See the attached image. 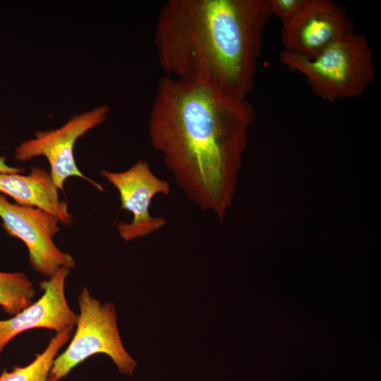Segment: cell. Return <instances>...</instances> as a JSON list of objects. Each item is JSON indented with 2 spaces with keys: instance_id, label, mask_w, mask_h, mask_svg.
I'll return each mask as SVG.
<instances>
[{
  "instance_id": "obj_1",
  "label": "cell",
  "mask_w": 381,
  "mask_h": 381,
  "mask_svg": "<svg viewBox=\"0 0 381 381\" xmlns=\"http://www.w3.org/2000/svg\"><path fill=\"white\" fill-rule=\"evenodd\" d=\"M255 119L248 99L167 75L157 84L148 121L151 145L187 198L221 221Z\"/></svg>"
},
{
  "instance_id": "obj_2",
  "label": "cell",
  "mask_w": 381,
  "mask_h": 381,
  "mask_svg": "<svg viewBox=\"0 0 381 381\" xmlns=\"http://www.w3.org/2000/svg\"><path fill=\"white\" fill-rule=\"evenodd\" d=\"M270 16L266 0H168L154 32L164 75L248 99Z\"/></svg>"
},
{
  "instance_id": "obj_3",
  "label": "cell",
  "mask_w": 381,
  "mask_h": 381,
  "mask_svg": "<svg viewBox=\"0 0 381 381\" xmlns=\"http://www.w3.org/2000/svg\"><path fill=\"white\" fill-rule=\"evenodd\" d=\"M279 59L291 71L305 76L315 95L330 102L361 96L375 75L367 37L356 31L338 39L313 59L284 49Z\"/></svg>"
},
{
  "instance_id": "obj_4",
  "label": "cell",
  "mask_w": 381,
  "mask_h": 381,
  "mask_svg": "<svg viewBox=\"0 0 381 381\" xmlns=\"http://www.w3.org/2000/svg\"><path fill=\"white\" fill-rule=\"evenodd\" d=\"M76 330L66 350L54 361L49 377L59 381L73 368L97 353L109 356L119 371L132 375L137 363L123 346L112 303L102 304L83 287L78 297Z\"/></svg>"
},
{
  "instance_id": "obj_5",
  "label": "cell",
  "mask_w": 381,
  "mask_h": 381,
  "mask_svg": "<svg viewBox=\"0 0 381 381\" xmlns=\"http://www.w3.org/2000/svg\"><path fill=\"white\" fill-rule=\"evenodd\" d=\"M109 111L107 105H101L73 116L59 128L36 131L33 138L25 140L15 148V160L25 162L44 156L50 165L52 181L59 190H64V182L68 178L77 176L103 191L104 188L100 184L78 169L73 157V147L80 137L105 121Z\"/></svg>"
},
{
  "instance_id": "obj_6",
  "label": "cell",
  "mask_w": 381,
  "mask_h": 381,
  "mask_svg": "<svg viewBox=\"0 0 381 381\" xmlns=\"http://www.w3.org/2000/svg\"><path fill=\"white\" fill-rule=\"evenodd\" d=\"M0 218L6 233L20 239L27 246L30 264L35 271L49 279L61 267H75L73 257L59 250L54 242L59 231V222L52 214L12 203L0 193Z\"/></svg>"
},
{
  "instance_id": "obj_7",
  "label": "cell",
  "mask_w": 381,
  "mask_h": 381,
  "mask_svg": "<svg viewBox=\"0 0 381 381\" xmlns=\"http://www.w3.org/2000/svg\"><path fill=\"white\" fill-rule=\"evenodd\" d=\"M101 175L118 190L121 208L133 214L130 223L121 222L117 225L119 236L125 242L148 236L166 225L164 217H152L149 208L154 197L169 195L171 186L152 173L147 161L140 159L121 172L103 169Z\"/></svg>"
},
{
  "instance_id": "obj_8",
  "label": "cell",
  "mask_w": 381,
  "mask_h": 381,
  "mask_svg": "<svg viewBox=\"0 0 381 381\" xmlns=\"http://www.w3.org/2000/svg\"><path fill=\"white\" fill-rule=\"evenodd\" d=\"M354 31L344 8L332 0H306L301 10L282 23L284 50L313 59L341 37Z\"/></svg>"
},
{
  "instance_id": "obj_9",
  "label": "cell",
  "mask_w": 381,
  "mask_h": 381,
  "mask_svg": "<svg viewBox=\"0 0 381 381\" xmlns=\"http://www.w3.org/2000/svg\"><path fill=\"white\" fill-rule=\"evenodd\" d=\"M70 270L59 268L39 285L42 296L12 318L0 320V354L18 334L34 328H46L56 332L73 328L76 315L69 307L65 295V282Z\"/></svg>"
},
{
  "instance_id": "obj_10",
  "label": "cell",
  "mask_w": 381,
  "mask_h": 381,
  "mask_svg": "<svg viewBox=\"0 0 381 381\" xmlns=\"http://www.w3.org/2000/svg\"><path fill=\"white\" fill-rule=\"evenodd\" d=\"M58 190L50 173L39 167H33L28 175L0 173V193L11 197L18 205L42 209L60 223L69 225L73 217L67 202L59 199Z\"/></svg>"
},
{
  "instance_id": "obj_11",
  "label": "cell",
  "mask_w": 381,
  "mask_h": 381,
  "mask_svg": "<svg viewBox=\"0 0 381 381\" xmlns=\"http://www.w3.org/2000/svg\"><path fill=\"white\" fill-rule=\"evenodd\" d=\"M73 328L56 332L46 349L37 353L35 358L28 365L16 366L13 370H4L0 381H47L54 359L59 351L69 340Z\"/></svg>"
},
{
  "instance_id": "obj_12",
  "label": "cell",
  "mask_w": 381,
  "mask_h": 381,
  "mask_svg": "<svg viewBox=\"0 0 381 381\" xmlns=\"http://www.w3.org/2000/svg\"><path fill=\"white\" fill-rule=\"evenodd\" d=\"M35 295L33 284L25 273L0 271V306L6 313L16 315L33 303Z\"/></svg>"
},
{
  "instance_id": "obj_13",
  "label": "cell",
  "mask_w": 381,
  "mask_h": 381,
  "mask_svg": "<svg viewBox=\"0 0 381 381\" xmlns=\"http://www.w3.org/2000/svg\"><path fill=\"white\" fill-rule=\"evenodd\" d=\"M270 16L281 19L282 23L292 19L303 8L306 0H266Z\"/></svg>"
},
{
  "instance_id": "obj_14",
  "label": "cell",
  "mask_w": 381,
  "mask_h": 381,
  "mask_svg": "<svg viewBox=\"0 0 381 381\" xmlns=\"http://www.w3.org/2000/svg\"><path fill=\"white\" fill-rule=\"evenodd\" d=\"M24 169L20 167L9 166L6 162V158L0 156V173L3 174H21Z\"/></svg>"
},
{
  "instance_id": "obj_15",
  "label": "cell",
  "mask_w": 381,
  "mask_h": 381,
  "mask_svg": "<svg viewBox=\"0 0 381 381\" xmlns=\"http://www.w3.org/2000/svg\"><path fill=\"white\" fill-rule=\"evenodd\" d=\"M47 381H54V380L49 377Z\"/></svg>"
}]
</instances>
